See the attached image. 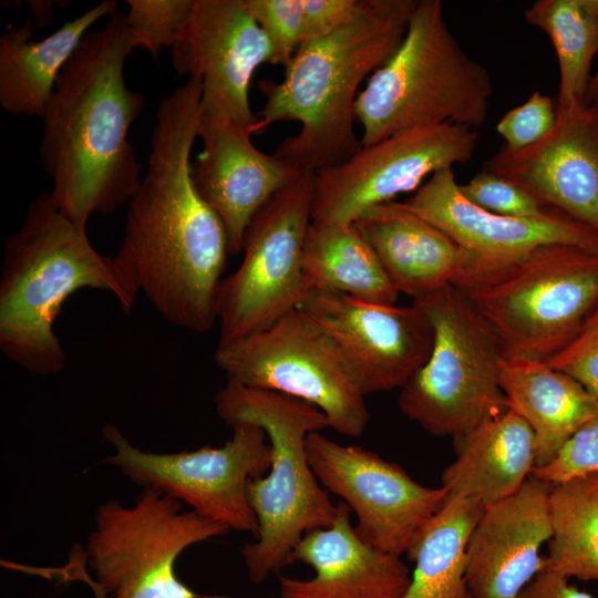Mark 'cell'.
I'll return each mask as SVG.
<instances>
[{"instance_id":"cell-1","label":"cell","mask_w":598,"mask_h":598,"mask_svg":"<svg viewBox=\"0 0 598 598\" xmlns=\"http://www.w3.org/2000/svg\"><path fill=\"white\" fill-rule=\"evenodd\" d=\"M202 86L186 82L159 102L147 172L128 202L120 270L168 322L196 333L217 321L228 240L190 177Z\"/></svg>"},{"instance_id":"cell-2","label":"cell","mask_w":598,"mask_h":598,"mask_svg":"<svg viewBox=\"0 0 598 598\" xmlns=\"http://www.w3.org/2000/svg\"><path fill=\"white\" fill-rule=\"evenodd\" d=\"M135 35L126 13L85 34L61 71L44 112L39 157L52 197L76 225L111 214L138 188L142 166L128 131L144 95L126 86L124 65Z\"/></svg>"},{"instance_id":"cell-3","label":"cell","mask_w":598,"mask_h":598,"mask_svg":"<svg viewBox=\"0 0 598 598\" xmlns=\"http://www.w3.org/2000/svg\"><path fill=\"white\" fill-rule=\"evenodd\" d=\"M419 0H361L355 14L331 33L301 43L279 82L258 83L266 102L251 133L297 121L299 133L275 154L303 171L344 163L362 146L354 131L360 84L402 43Z\"/></svg>"},{"instance_id":"cell-4","label":"cell","mask_w":598,"mask_h":598,"mask_svg":"<svg viewBox=\"0 0 598 598\" xmlns=\"http://www.w3.org/2000/svg\"><path fill=\"white\" fill-rule=\"evenodd\" d=\"M85 288L111 293L125 312L138 295L113 256L100 254L86 228L62 213L51 192H43L3 245L1 353L33 374L61 372L66 353L53 326L63 303Z\"/></svg>"},{"instance_id":"cell-5","label":"cell","mask_w":598,"mask_h":598,"mask_svg":"<svg viewBox=\"0 0 598 598\" xmlns=\"http://www.w3.org/2000/svg\"><path fill=\"white\" fill-rule=\"evenodd\" d=\"M214 400L217 415L226 424L260 426L272 450L268 474L248 484L258 535L241 549L248 578L260 584L291 564V553L305 534L329 527L336 519L338 505L317 480L306 452L308 434L328 427V422L306 401L231 379Z\"/></svg>"},{"instance_id":"cell-6","label":"cell","mask_w":598,"mask_h":598,"mask_svg":"<svg viewBox=\"0 0 598 598\" xmlns=\"http://www.w3.org/2000/svg\"><path fill=\"white\" fill-rule=\"evenodd\" d=\"M493 85L447 27L440 0H419L395 53L368 79L355 101L361 146L398 132L454 123L478 130Z\"/></svg>"},{"instance_id":"cell-7","label":"cell","mask_w":598,"mask_h":598,"mask_svg":"<svg viewBox=\"0 0 598 598\" xmlns=\"http://www.w3.org/2000/svg\"><path fill=\"white\" fill-rule=\"evenodd\" d=\"M454 287L493 328L503 359L547 362L598 306V254L547 245L503 266L471 269Z\"/></svg>"},{"instance_id":"cell-8","label":"cell","mask_w":598,"mask_h":598,"mask_svg":"<svg viewBox=\"0 0 598 598\" xmlns=\"http://www.w3.org/2000/svg\"><path fill=\"white\" fill-rule=\"evenodd\" d=\"M413 302L427 316L434 343L427 361L400 389L399 409L430 434L455 440L508 409L499 384L502 347L453 285Z\"/></svg>"},{"instance_id":"cell-9","label":"cell","mask_w":598,"mask_h":598,"mask_svg":"<svg viewBox=\"0 0 598 598\" xmlns=\"http://www.w3.org/2000/svg\"><path fill=\"white\" fill-rule=\"evenodd\" d=\"M229 529L150 487L131 505L101 504L85 546L93 576L106 598H202L183 582L176 561L188 547Z\"/></svg>"},{"instance_id":"cell-10","label":"cell","mask_w":598,"mask_h":598,"mask_svg":"<svg viewBox=\"0 0 598 598\" xmlns=\"http://www.w3.org/2000/svg\"><path fill=\"white\" fill-rule=\"evenodd\" d=\"M214 361L227 379L315 405L341 435L358 437L368 425L365 395L347 361L299 308L259 332L217 344Z\"/></svg>"},{"instance_id":"cell-11","label":"cell","mask_w":598,"mask_h":598,"mask_svg":"<svg viewBox=\"0 0 598 598\" xmlns=\"http://www.w3.org/2000/svg\"><path fill=\"white\" fill-rule=\"evenodd\" d=\"M230 426L233 436L220 447L153 453L133 445L114 424H106L103 436L114 451L104 463L142 488H154L229 530L256 538L258 520L247 489L250 481L269 471L272 450L260 426L249 422Z\"/></svg>"},{"instance_id":"cell-12","label":"cell","mask_w":598,"mask_h":598,"mask_svg":"<svg viewBox=\"0 0 598 598\" xmlns=\"http://www.w3.org/2000/svg\"><path fill=\"white\" fill-rule=\"evenodd\" d=\"M315 172L305 171L254 216L239 267L217 293L218 344L259 332L298 308L307 292L302 251L311 224Z\"/></svg>"},{"instance_id":"cell-13","label":"cell","mask_w":598,"mask_h":598,"mask_svg":"<svg viewBox=\"0 0 598 598\" xmlns=\"http://www.w3.org/2000/svg\"><path fill=\"white\" fill-rule=\"evenodd\" d=\"M477 141V130L443 123L362 146L344 163L315 172L311 223L352 224L368 209L416 192L435 172L467 163Z\"/></svg>"},{"instance_id":"cell-14","label":"cell","mask_w":598,"mask_h":598,"mask_svg":"<svg viewBox=\"0 0 598 598\" xmlns=\"http://www.w3.org/2000/svg\"><path fill=\"white\" fill-rule=\"evenodd\" d=\"M306 452L319 483L354 513L357 534L400 557L447 498L443 486H424L396 463L361 446L341 445L320 431L308 434Z\"/></svg>"},{"instance_id":"cell-15","label":"cell","mask_w":598,"mask_h":598,"mask_svg":"<svg viewBox=\"0 0 598 598\" xmlns=\"http://www.w3.org/2000/svg\"><path fill=\"white\" fill-rule=\"evenodd\" d=\"M298 308L332 339L364 395L401 389L433 348V327L415 302L396 307L311 289Z\"/></svg>"},{"instance_id":"cell-16","label":"cell","mask_w":598,"mask_h":598,"mask_svg":"<svg viewBox=\"0 0 598 598\" xmlns=\"http://www.w3.org/2000/svg\"><path fill=\"white\" fill-rule=\"evenodd\" d=\"M271 62V44L245 0H195L172 47L176 74L200 82L202 113L231 117L250 133L257 117L249 85L257 68Z\"/></svg>"},{"instance_id":"cell-17","label":"cell","mask_w":598,"mask_h":598,"mask_svg":"<svg viewBox=\"0 0 598 598\" xmlns=\"http://www.w3.org/2000/svg\"><path fill=\"white\" fill-rule=\"evenodd\" d=\"M402 204L471 255L466 272L509 264L547 245L577 246L598 254V233L560 210L520 218L473 204L462 194L452 167L435 172Z\"/></svg>"},{"instance_id":"cell-18","label":"cell","mask_w":598,"mask_h":598,"mask_svg":"<svg viewBox=\"0 0 598 598\" xmlns=\"http://www.w3.org/2000/svg\"><path fill=\"white\" fill-rule=\"evenodd\" d=\"M251 135L231 117L200 114L203 150L190 164V177L225 228L229 256L241 252L245 233L259 209L305 172L275 153L259 151Z\"/></svg>"},{"instance_id":"cell-19","label":"cell","mask_w":598,"mask_h":598,"mask_svg":"<svg viewBox=\"0 0 598 598\" xmlns=\"http://www.w3.org/2000/svg\"><path fill=\"white\" fill-rule=\"evenodd\" d=\"M556 112L545 137L519 150L503 145L483 168L598 233V104Z\"/></svg>"},{"instance_id":"cell-20","label":"cell","mask_w":598,"mask_h":598,"mask_svg":"<svg viewBox=\"0 0 598 598\" xmlns=\"http://www.w3.org/2000/svg\"><path fill=\"white\" fill-rule=\"evenodd\" d=\"M550 485L529 476L512 495L485 507L466 548L472 598H519L545 568L540 549L551 537Z\"/></svg>"},{"instance_id":"cell-21","label":"cell","mask_w":598,"mask_h":598,"mask_svg":"<svg viewBox=\"0 0 598 598\" xmlns=\"http://www.w3.org/2000/svg\"><path fill=\"white\" fill-rule=\"evenodd\" d=\"M315 570L309 579L279 577V598H403L411 573L400 556L364 542L338 504L332 525L303 535L290 556Z\"/></svg>"},{"instance_id":"cell-22","label":"cell","mask_w":598,"mask_h":598,"mask_svg":"<svg viewBox=\"0 0 598 598\" xmlns=\"http://www.w3.org/2000/svg\"><path fill=\"white\" fill-rule=\"evenodd\" d=\"M353 224L395 290L413 300L455 285L473 261L446 234L395 200L368 209Z\"/></svg>"},{"instance_id":"cell-23","label":"cell","mask_w":598,"mask_h":598,"mask_svg":"<svg viewBox=\"0 0 598 598\" xmlns=\"http://www.w3.org/2000/svg\"><path fill=\"white\" fill-rule=\"evenodd\" d=\"M454 441L456 458L441 476L447 496L486 507L515 493L536 466L534 432L509 408Z\"/></svg>"},{"instance_id":"cell-24","label":"cell","mask_w":598,"mask_h":598,"mask_svg":"<svg viewBox=\"0 0 598 598\" xmlns=\"http://www.w3.org/2000/svg\"><path fill=\"white\" fill-rule=\"evenodd\" d=\"M117 3L104 0L65 21L50 35L33 39L32 22L0 37V105L16 115L41 118L58 78L91 27L116 12Z\"/></svg>"},{"instance_id":"cell-25","label":"cell","mask_w":598,"mask_h":598,"mask_svg":"<svg viewBox=\"0 0 598 598\" xmlns=\"http://www.w3.org/2000/svg\"><path fill=\"white\" fill-rule=\"evenodd\" d=\"M499 384L508 408L534 432L535 467L556 457L598 403L578 381L543 361L503 359Z\"/></svg>"},{"instance_id":"cell-26","label":"cell","mask_w":598,"mask_h":598,"mask_svg":"<svg viewBox=\"0 0 598 598\" xmlns=\"http://www.w3.org/2000/svg\"><path fill=\"white\" fill-rule=\"evenodd\" d=\"M306 290L324 289L394 305L399 292L354 224H310L302 251Z\"/></svg>"},{"instance_id":"cell-27","label":"cell","mask_w":598,"mask_h":598,"mask_svg":"<svg viewBox=\"0 0 598 598\" xmlns=\"http://www.w3.org/2000/svg\"><path fill=\"white\" fill-rule=\"evenodd\" d=\"M485 506L466 496H447L406 554L415 563L403 598H468L466 548Z\"/></svg>"},{"instance_id":"cell-28","label":"cell","mask_w":598,"mask_h":598,"mask_svg":"<svg viewBox=\"0 0 598 598\" xmlns=\"http://www.w3.org/2000/svg\"><path fill=\"white\" fill-rule=\"evenodd\" d=\"M550 39L559 68L557 111L586 104L592 60L598 55V0H537L525 12Z\"/></svg>"},{"instance_id":"cell-29","label":"cell","mask_w":598,"mask_h":598,"mask_svg":"<svg viewBox=\"0 0 598 598\" xmlns=\"http://www.w3.org/2000/svg\"><path fill=\"white\" fill-rule=\"evenodd\" d=\"M551 537L545 568L598 581V473L550 485Z\"/></svg>"},{"instance_id":"cell-30","label":"cell","mask_w":598,"mask_h":598,"mask_svg":"<svg viewBox=\"0 0 598 598\" xmlns=\"http://www.w3.org/2000/svg\"><path fill=\"white\" fill-rule=\"evenodd\" d=\"M195 0H127V22L137 48L157 59L164 48L173 47L177 32L188 18Z\"/></svg>"},{"instance_id":"cell-31","label":"cell","mask_w":598,"mask_h":598,"mask_svg":"<svg viewBox=\"0 0 598 598\" xmlns=\"http://www.w3.org/2000/svg\"><path fill=\"white\" fill-rule=\"evenodd\" d=\"M460 189L473 204L498 215L539 218L555 210L517 184L484 168L460 184Z\"/></svg>"},{"instance_id":"cell-32","label":"cell","mask_w":598,"mask_h":598,"mask_svg":"<svg viewBox=\"0 0 598 598\" xmlns=\"http://www.w3.org/2000/svg\"><path fill=\"white\" fill-rule=\"evenodd\" d=\"M272 48V65L283 68L303 42L302 0H245Z\"/></svg>"},{"instance_id":"cell-33","label":"cell","mask_w":598,"mask_h":598,"mask_svg":"<svg viewBox=\"0 0 598 598\" xmlns=\"http://www.w3.org/2000/svg\"><path fill=\"white\" fill-rule=\"evenodd\" d=\"M598 473V403L592 415L567 441L548 464L534 467L532 477L556 485Z\"/></svg>"},{"instance_id":"cell-34","label":"cell","mask_w":598,"mask_h":598,"mask_svg":"<svg viewBox=\"0 0 598 598\" xmlns=\"http://www.w3.org/2000/svg\"><path fill=\"white\" fill-rule=\"evenodd\" d=\"M556 116L554 100L536 91L523 104L509 110L496 124V131L504 146L519 150L545 137L554 127Z\"/></svg>"},{"instance_id":"cell-35","label":"cell","mask_w":598,"mask_h":598,"mask_svg":"<svg viewBox=\"0 0 598 598\" xmlns=\"http://www.w3.org/2000/svg\"><path fill=\"white\" fill-rule=\"evenodd\" d=\"M547 364L574 378L598 399V306L576 338Z\"/></svg>"},{"instance_id":"cell-36","label":"cell","mask_w":598,"mask_h":598,"mask_svg":"<svg viewBox=\"0 0 598 598\" xmlns=\"http://www.w3.org/2000/svg\"><path fill=\"white\" fill-rule=\"evenodd\" d=\"M360 2L361 0H302L303 42L324 37L342 27L355 14Z\"/></svg>"},{"instance_id":"cell-37","label":"cell","mask_w":598,"mask_h":598,"mask_svg":"<svg viewBox=\"0 0 598 598\" xmlns=\"http://www.w3.org/2000/svg\"><path fill=\"white\" fill-rule=\"evenodd\" d=\"M519 598H594L568 582V578L543 569L522 590Z\"/></svg>"},{"instance_id":"cell-38","label":"cell","mask_w":598,"mask_h":598,"mask_svg":"<svg viewBox=\"0 0 598 598\" xmlns=\"http://www.w3.org/2000/svg\"><path fill=\"white\" fill-rule=\"evenodd\" d=\"M587 104H598V64L594 75H591L586 96Z\"/></svg>"},{"instance_id":"cell-39","label":"cell","mask_w":598,"mask_h":598,"mask_svg":"<svg viewBox=\"0 0 598 598\" xmlns=\"http://www.w3.org/2000/svg\"><path fill=\"white\" fill-rule=\"evenodd\" d=\"M74 576L76 577L80 576L81 579L84 580L90 586L95 598H106L103 591L91 581V579L87 577L86 574H84L83 570L74 573Z\"/></svg>"},{"instance_id":"cell-40","label":"cell","mask_w":598,"mask_h":598,"mask_svg":"<svg viewBox=\"0 0 598 598\" xmlns=\"http://www.w3.org/2000/svg\"><path fill=\"white\" fill-rule=\"evenodd\" d=\"M468 598H472L471 595L468 596Z\"/></svg>"}]
</instances>
